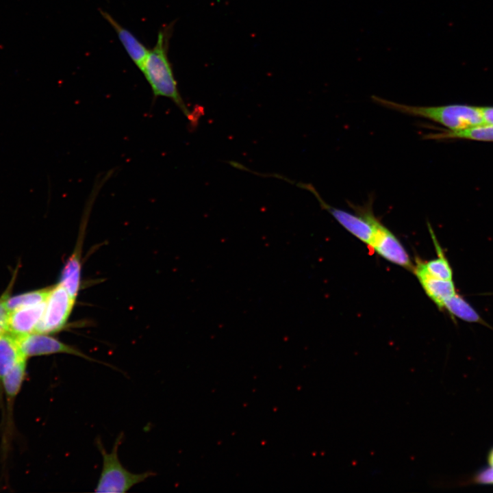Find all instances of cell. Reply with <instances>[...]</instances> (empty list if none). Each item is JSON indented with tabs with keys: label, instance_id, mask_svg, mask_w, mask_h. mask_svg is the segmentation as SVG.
I'll return each mask as SVG.
<instances>
[{
	"label": "cell",
	"instance_id": "obj_1",
	"mask_svg": "<svg viewBox=\"0 0 493 493\" xmlns=\"http://www.w3.org/2000/svg\"><path fill=\"white\" fill-rule=\"evenodd\" d=\"M172 29V23L165 25L159 29L155 44L149 50L140 71L149 84L155 98L162 97L171 99L194 125L199 115L189 110L181 97L168 55Z\"/></svg>",
	"mask_w": 493,
	"mask_h": 493
},
{
	"label": "cell",
	"instance_id": "obj_2",
	"mask_svg": "<svg viewBox=\"0 0 493 493\" xmlns=\"http://www.w3.org/2000/svg\"><path fill=\"white\" fill-rule=\"evenodd\" d=\"M373 101L387 108L407 115L426 118L447 127L458 130L486 124L479 107L466 105L414 106L372 97Z\"/></svg>",
	"mask_w": 493,
	"mask_h": 493
},
{
	"label": "cell",
	"instance_id": "obj_3",
	"mask_svg": "<svg viewBox=\"0 0 493 493\" xmlns=\"http://www.w3.org/2000/svg\"><path fill=\"white\" fill-rule=\"evenodd\" d=\"M123 439V433H121L116 439L110 453L106 451L100 439L97 440V446L103 457V466L94 492H125L154 475L151 471L133 473L123 466L118 456V448Z\"/></svg>",
	"mask_w": 493,
	"mask_h": 493
},
{
	"label": "cell",
	"instance_id": "obj_4",
	"mask_svg": "<svg viewBox=\"0 0 493 493\" xmlns=\"http://www.w3.org/2000/svg\"><path fill=\"white\" fill-rule=\"evenodd\" d=\"M75 300L61 284L51 287L35 332L51 334L62 329L71 314Z\"/></svg>",
	"mask_w": 493,
	"mask_h": 493
},
{
	"label": "cell",
	"instance_id": "obj_5",
	"mask_svg": "<svg viewBox=\"0 0 493 493\" xmlns=\"http://www.w3.org/2000/svg\"><path fill=\"white\" fill-rule=\"evenodd\" d=\"M15 337V336H14ZM20 350L27 359L34 356L47 355L55 353H67L94 361L76 348L66 344L49 334L31 333L15 337Z\"/></svg>",
	"mask_w": 493,
	"mask_h": 493
},
{
	"label": "cell",
	"instance_id": "obj_6",
	"mask_svg": "<svg viewBox=\"0 0 493 493\" xmlns=\"http://www.w3.org/2000/svg\"><path fill=\"white\" fill-rule=\"evenodd\" d=\"M370 246L390 262L413 270L414 266L403 244L378 219L375 237Z\"/></svg>",
	"mask_w": 493,
	"mask_h": 493
},
{
	"label": "cell",
	"instance_id": "obj_7",
	"mask_svg": "<svg viewBox=\"0 0 493 493\" xmlns=\"http://www.w3.org/2000/svg\"><path fill=\"white\" fill-rule=\"evenodd\" d=\"M413 270L427 295L439 309H443L444 303L457 293L453 281L431 276L425 270L420 260L416 262Z\"/></svg>",
	"mask_w": 493,
	"mask_h": 493
},
{
	"label": "cell",
	"instance_id": "obj_8",
	"mask_svg": "<svg viewBox=\"0 0 493 493\" xmlns=\"http://www.w3.org/2000/svg\"><path fill=\"white\" fill-rule=\"evenodd\" d=\"M99 12L116 32L119 41L131 60L140 70L149 49L131 31L121 25L110 14L101 9H99Z\"/></svg>",
	"mask_w": 493,
	"mask_h": 493
},
{
	"label": "cell",
	"instance_id": "obj_9",
	"mask_svg": "<svg viewBox=\"0 0 493 493\" xmlns=\"http://www.w3.org/2000/svg\"><path fill=\"white\" fill-rule=\"evenodd\" d=\"M45 303L46 301L10 311L7 333L15 337L34 333L42 316Z\"/></svg>",
	"mask_w": 493,
	"mask_h": 493
},
{
	"label": "cell",
	"instance_id": "obj_10",
	"mask_svg": "<svg viewBox=\"0 0 493 493\" xmlns=\"http://www.w3.org/2000/svg\"><path fill=\"white\" fill-rule=\"evenodd\" d=\"M81 240L72 255L67 260L60 276L59 283L61 284L76 299L81 288Z\"/></svg>",
	"mask_w": 493,
	"mask_h": 493
},
{
	"label": "cell",
	"instance_id": "obj_11",
	"mask_svg": "<svg viewBox=\"0 0 493 493\" xmlns=\"http://www.w3.org/2000/svg\"><path fill=\"white\" fill-rule=\"evenodd\" d=\"M424 138L431 140L464 138L481 141H493V125L484 124L458 130L430 133L425 135Z\"/></svg>",
	"mask_w": 493,
	"mask_h": 493
},
{
	"label": "cell",
	"instance_id": "obj_12",
	"mask_svg": "<svg viewBox=\"0 0 493 493\" xmlns=\"http://www.w3.org/2000/svg\"><path fill=\"white\" fill-rule=\"evenodd\" d=\"M443 309H446L452 318L455 317L468 323L489 326L475 308L457 293H455L444 303Z\"/></svg>",
	"mask_w": 493,
	"mask_h": 493
},
{
	"label": "cell",
	"instance_id": "obj_13",
	"mask_svg": "<svg viewBox=\"0 0 493 493\" xmlns=\"http://www.w3.org/2000/svg\"><path fill=\"white\" fill-rule=\"evenodd\" d=\"M24 358L26 357L21 353L14 336L8 333L1 336L0 338V382L4 375Z\"/></svg>",
	"mask_w": 493,
	"mask_h": 493
},
{
	"label": "cell",
	"instance_id": "obj_14",
	"mask_svg": "<svg viewBox=\"0 0 493 493\" xmlns=\"http://www.w3.org/2000/svg\"><path fill=\"white\" fill-rule=\"evenodd\" d=\"M438 257L427 262H422L425 270L431 276L444 280H453V270L448 260L446 257L442 249L429 226Z\"/></svg>",
	"mask_w": 493,
	"mask_h": 493
},
{
	"label": "cell",
	"instance_id": "obj_15",
	"mask_svg": "<svg viewBox=\"0 0 493 493\" xmlns=\"http://www.w3.org/2000/svg\"><path fill=\"white\" fill-rule=\"evenodd\" d=\"M27 359L20 360L2 378L1 383L7 397L14 399L20 391L26 375Z\"/></svg>",
	"mask_w": 493,
	"mask_h": 493
},
{
	"label": "cell",
	"instance_id": "obj_16",
	"mask_svg": "<svg viewBox=\"0 0 493 493\" xmlns=\"http://www.w3.org/2000/svg\"><path fill=\"white\" fill-rule=\"evenodd\" d=\"M51 288L33 290L10 297L8 295L5 304L9 311L18 308L36 305L45 303Z\"/></svg>",
	"mask_w": 493,
	"mask_h": 493
},
{
	"label": "cell",
	"instance_id": "obj_17",
	"mask_svg": "<svg viewBox=\"0 0 493 493\" xmlns=\"http://www.w3.org/2000/svg\"><path fill=\"white\" fill-rule=\"evenodd\" d=\"M8 295L5 293L0 298V338L8 332V319L10 313L5 304Z\"/></svg>",
	"mask_w": 493,
	"mask_h": 493
},
{
	"label": "cell",
	"instance_id": "obj_18",
	"mask_svg": "<svg viewBox=\"0 0 493 493\" xmlns=\"http://www.w3.org/2000/svg\"><path fill=\"white\" fill-rule=\"evenodd\" d=\"M476 481L484 484H493V467L480 472L476 477Z\"/></svg>",
	"mask_w": 493,
	"mask_h": 493
},
{
	"label": "cell",
	"instance_id": "obj_19",
	"mask_svg": "<svg viewBox=\"0 0 493 493\" xmlns=\"http://www.w3.org/2000/svg\"><path fill=\"white\" fill-rule=\"evenodd\" d=\"M488 462L489 464L493 467V448L490 451L489 456H488Z\"/></svg>",
	"mask_w": 493,
	"mask_h": 493
}]
</instances>
